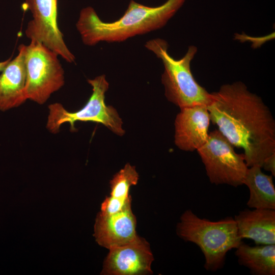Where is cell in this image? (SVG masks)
<instances>
[{"label":"cell","instance_id":"1","mask_svg":"<svg viewBox=\"0 0 275 275\" xmlns=\"http://www.w3.org/2000/svg\"><path fill=\"white\" fill-rule=\"evenodd\" d=\"M211 95V121L234 147L243 149L248 167L262 168L275 153V122L269 108L241 81L223 85Z\"/></svg>","mask_w":275,"mask_h":275},{"label":"cell","instance_id":"2","mask_svg":"<svg viewBox=\"0 0 275 275\" xmlns=\"http://www.w3.org/2000/svg\"><path fill=\"white\" fill-rule=\"evenodd\" d=\"M185 0H167L161 5L149 7L131 0L119 19L104 22L91 6L82 9L76 23L83 43L94 46L100 42H120L163 27Z\"/></svg>","mask_w":275,"mask_h":275},{"label":"cell","instance_id":"3","mask_svg":"<svg viewBox=\"0 0 275 275\" xmlns=\"http://www.w3.org/2000/svg\"><path fill=\"white\" fill-rule=\"evenodd\" d=\"M177 234L200 248L205 257L204 268L211 271L222 268L227 253L242 241L234 218L226 217L211 221L199 217L190 210L181 216Z\"/></svg>","mask_w":275,"mask_h":275},{"label":"cell","instance_id":"4","mask_svg":"<svg viewBox=\"0 0 275 275\" xmlns=\"http://www.w3.org/2000/svg\"><path fill=\"white\" fill-rule=\"evenodd\" d=\"M145 47L160 59L164 66L161 82L168 100L180 108L196 105L207 106L211 93L200 86L194 78L190 63L197 52L195 46H190L181 59L173 58L168 53V44L162 39L155 38L147 41Z\"/></svg>","mask_w":275,"mask_h":275},{"label":"cell","instance_id":"5","mask_svg":"<svg viewBox=\"0 0 275 275\" xmlns=\"http://www.w3.org/2000/svg\"><path fill=\"white\" fill-rule=\"evenodd\" d=\"M88 82L92 87V93L86 104L79 110L70 112L59 103L48 106L47 129L56 134L59 132L62 124L68 123L70 129L74 130L75 122L90 121L101 123L118 135L124 134L122 119L117 111L105 103V94L109 88L105 75H99L94 79H88Z\"/></svg>","mask_w":275,"mask_h":275},{"label":"cell","instance_id":"6","mask_svg":"<svg viewBox=\"0 0 275 275\" xmlns=\"http://www.w3.org/2000/svg\"><path fill=\"white\" fill-rule=\"evenodd\" d=\"M58 55L40 42L31 40L25 46L28 99L43 104L64 85V71Z\"/></svg>","mask_w":275,"mask_h":275},{"label":"cell","instance_id":"7","mask_svg":"<svg viewBox=\"0 0 275 275\" xmlns=\"http://www.w3.org/2000/svg\"><path fill=\"white\" fill-rule=\"evenodd\" d=\"M197 151L212 184L234 187L243 184L248 169L244 155L236 153L217 129L209 132L206 142Z\"/></svg>","mask_w":275,"mask_h":275},{"label":"cell","instance_id":"8","mask_svg":"<svg viewBox=\"0 0 275 275\" xmlns=\"http://www.w3.org/2000/svg\"><path fill=\"white\" fill-rule=\"evenodd\" d=\"M58 0H25L24 5L32 15L25 31L26 36L54 51L66 62L75 58L68 49L57 23Z\"/></svg>","mask_w":275,"mask_h":275},{"label":"cell","instance_id":"9","mask_svg":"<svg viewBox=\"0 0 275 275\" xmlns=\"http://www.w3.org/2000/svg\"><path fill=\"white\" fill-rule=\"evenodd\" d=\"M154 257L149 243L139 236L131 242L109 249L101 274L142 275L153 273Z\"/></svg>","mask_w":275,"mask_h":275},{"label":"cell","instance_id":"10","mask_svg":"<svg viewBox=\"0 0 275 275\" xmlns=\"http://www.w3.org/2000/svg\"><path fill=\"white\" fill-rule=\"evenodd\" d=\"M131 202L117 212L107 214L99 212L97 214L94 236L100 245L109 250L129 243L138 237Z\"/></svg>","mask_w":275,"mask_h":275},{"label":"cell","instance_id":"11","mask_svg":"<svg viewBox=\"0 0 275 275\" xmlns=\"http://www.w3.org/2000/svg\"><path fill=\"white\" fill-rule=\"evenodd\" d=\"M210 121L206 105L180 108L175 120L176 145L183 151H197L208 138Z\"/></svg>","mask_w":275,"mask_h":275},{"label":"cell","instance_id":"12","mask_svg":"<svg viewBox=\"0 0 275 275\" xmlns=\"http://www.w3.org/2000/svg\"><path fill=\"white\" fill-rule=\"evenodd\" d=\"M25 46L21 44L18 53L2 71L0 75V111L17 107L26 100L25 92L26 72Z\"/></svg>","mask_w":275,"mask_h":275},{"label":"cell","instance_id":"13","mask_svg":"<svg viewBox=\"0 0 275 275\" xmlns=\"http://www.w3.org/2000/svg\"><path fill=\"white\" fill-rule=\"evenodd\" d=\"M239 236L251 239L256 244H275V210L246 209L235 215Z\"/></svg>","mask_w":275,"mask_h":275},{"label":"cell","instance_id":"14","mask_svg":"<svg viewBox=\"0 0 275 275\" xmlns=\"http://www.w3.org/2000/svg\"><path fill=\"white\" fill-rule=\"evenodd\" d=\"M250 190L246 203L251 208L275 210V188L272 176L265 174L258 166L248 167L244 180Z\"/></svg>","mask_w":275,"mask_h":275},{"label":"cell","instance_id":"15","mask_svg":"<svg viewBox=\"0 0 275 275\" xmlns=\"http://www.w3.org/2000/svg\"><path fill=\"white\" fill-rule=\"evenodd\" d=\"M235 255L240 265L255 275L275 274V244L250 246L242 241L236 248Z\"/></svg>","mask_w":275,"mask_h":275},{"label":"cell","instance_id":"16","mask_svg":"<svg viewBox=\"0 0 275 275\" xmlns=\"http://www.w3.org/2000/svg\"><path fill=\"white\" fill-rule=\"evenodd\" d=\"M139 177L135 167L128 163L116 173L110 181V196L102 203L100 212L107 214L117 212L131 201L129 189L137 184Z\"/></svg>","mask_w":275,"mask_h":275},{"label":"cell","instance_id":"17","mask_svg":"<svg viewBox=\"0 0 275 275\" xmlns=\"http://www.w3.org/2000/svg\"><path fill=\"white\" fill-rule=\"evenodd\" d=\"M264 170L269 171L272 176L275 175V153L271 155L267 158L263 163L262 166Z\"/></svg>","mask_w":275,"mask_h":275},{"label":"cell","instance_id":"18","mask_svg":"<svg viewBox=\"0 0 275 275\" xmlns=\"http://www.w3.org/2000/svg\"><path fill=\"white\" fill-rule=\"evenodd\" d=\"M11 58L7 59V60H6L5 61L0 62V71L2 72V71L4 69L5 67L8 63V62L11 60Z\"/></svg>","mask_w":275,"mask_h":275}]
</instances>
